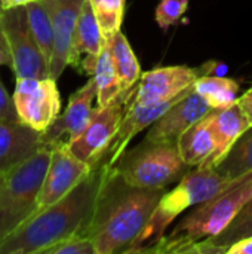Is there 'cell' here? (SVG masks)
<instances>
[{"label":"cell","mask_w":252,"mask_h":254,"mask_svg":"<svg viewBox=\"0 0 252 254\" xmlns=\"http://www.w3.org/2000/svg\"><path fill=\"white\" fill-rule=\"evenodd\" d=\"M45 254H97V252L92 238L86 235H74L48 249Z\"/></svg>","instance_id":"4316f807"},{"label":"cell","mask_w":252,"mask_h":254,"mask_svg":"<svg viewBox=\"0 0 252 254\" xmlns=\"http://www.w3.org/2000/svg\"><path fill=\"white\" fill-rule=\"evenodd\" d=\"M227 254H252V237L245 238L227 249Z\"/></svg>","instance_id":"f546056e"},{"label":"cell","mask_w":252,"mask_h":254,"mask_svg":"<svg viewBox=\"0 0 252 254\" xmlns=\"http://www.w3.org/2000/svg\"><path fill=\"white\" fill-rule=\"evenodd\" d=\"M202 68L187 65H168L141 74L134 89V100L141 104H162L178 98L195 86Z\"/></svg>","instance_id":"8fae6325"},{"label":"cell","mask_w":252,"mask_h":254,"mask_svg":"<svg viewBox=\"0 0 252 254\" xmlns=\"http://www.w3.org/2000/svg\"><path fill=\"white\" fill-rule=\"evenodd\" d=\"M177 147L180 156L190 168L202 167L211 159L215 152L217 141L206 122V116L183 132L177 141Z\"/></svg>","instance_id":"ac0fdd59"},{"label":"cell","mask_w":252,"mask_h":254,"mask_svg":"<svg viewBox=\"0 0 252 254\" xmlns=\"http://www.w3.org/2000/svg\"><path fill=\"white\" fill-rule=\"evenodd\" d=\"M104 176V164L97 162L92 171L71 192L53 205L34 214L10 235L0 246V254L45 253L70 237L86 235Z\"/></svg>","instance_id":"7a4b0ae2"},{"label":"cell","mask_w":252,"mask_h":254,"mask_svg":"<svg viewBox=\"0 0 252 254\" xmlns=\"http://www.w3.org/2000/svg\"><path fill=\"white\" fill-rule=\"evenodd\" d=\"M50 155L52 147H42L6 173L0 193V246L37 213Z\"/></svg>","instance_id":"5b68a950"},{"label":"cell","mask_w":252,"mask_h":254,"mask_svg":"<svg viewBox=\"0 0 252 254\" xmlns=\"http://www.w3.org/2000/svg\"><path fill=\"white\" fill-rule=\"evenodd\" d=\"M0 121L19 122L16 109H15V103H13V97L9 95L1 79H0Z\"/></svg>","instance_id":"83f0119b"},{"label":"cell","mask_w":252,"mask_h":254,"mask_svg":"<svg viewBox=\"0 0 252 254\" xmlns=\"http://www.w3.org/2000/svg\"><path fill=\"white\" fill-rule=\"evenodd\" d=\"M132 92L134 89L131 92H123L110 104L102 107L97 106L92 110L85 129L76 138L67 143L68 150L76 158L95 165L104 156L120 128L126 104Z\"/></svg>","instance_id":"ba28073f"},{"label":"cell","mask_w":252,"mask_h":254,"mask_svg":"<svg viewBox=\"0 0 252 254\" xmlns=\"http://www.w3.org/2000/svg\"><path fill=\"white\" fill-rule=\"evenodd\" d=\"M27 9V18L28 24L31 27L33 36L45 55L49 67L53 55V45H55V34H53V25L49 15V9L46 6L45 0H33L25 6Z\"/></svg>","instance_id":"cb8c5ba5"},{"label":"cell","mask_w":252,"mask_h":254,"mask_svg":"<svg viewBox=\"0 0 252 254\" xmlns=\"http://www.w3.org/2000/svg\"><path fill=\"white\" fill-rule=\"evenodd\" d=\"M42 147H48L43 141V132L21 122L0 121V171L7 173Z\"/></svg>","instance_id":"2e32d148"},{"label":"cell","mask_w":252,"mask_h":254,"mask_svg":"<svg viewBox=\"0 0 252 254\" xmlns=\"http://www.w3.org/2000/svg\"><path fill=\"white\" fill-rule=\"evenodd\" d=\"M252 198V173L232 182L224 190L196 205L169 234L147 253H192L220 235Z\"/></svg>","instance_id":"3957f363"},{"label":"cell","mask_w":252,"mask_h":254,"mask_svg":"<svg viewBox=\"0 0 252 254\" xmlns=\"http://www.w3.org/2000/svg\"><path fill=\"white\" fill-rule=\"evenodd\" d=\"M195 91L212 110L226 109L238 101L239 83L220 74H202L195 82Z\"/></svg>","instance_id":"7402d4cb"},{"label":"cell","mask_w":252,"mask_h":254,"mask_svg":"<svg viewBox=\"0 0 252 254\" xmlns=\"http://www.w3.org/2000/svg\"><path fill=\"white\" fill-rule=\"evenodd\" d=\"M238 104L242 107V110L247 113L248 119L251 121L252 124V86L247 91L244 92L239 98H238Z\"/></svg>","instance_id":"4dcf8cb0"},{"label":"cell","mask_w":252,"mask_h":254,"mask_svg":"<svg viewBox=\"0 0 252 254\" xmlns=\"http://www.w3.org/2000/svg\"><path fill=\"white\" fill-rule=\"evenodd\" d=\"M33 0H0L3 10L7 9H13V7H21V6H27L28 3H31Z\"/></svg>","instance_id":"1f68e13d"},{"label":"cell","mask_w":252,"mask_h":254,"mask_svg":"<svg viewBox=\"0 0 252 254\" xmlns=\"http://www.w3.org/2000/svg\"><path fill=\"white\" fill-rule=\"evenodd\" d=\"M104 43H105V37L102 36V31L91 6V1L86 0L82 7L73 34L68 65L74 67L77 71L92 76L97 64V58Z\"/></svg>","instance_id":"9a60e30c"},{"label":"cell","mask_w":252,"mask_h":254,"mask_svg":"<svg viewBox=\"0 0 252 254\" xmlns=\"http://www.w3.org/2000/svg\"><path fill=\"white\" fill-rule=\"evenodd\" d=\"M212 109L195 91H189L181 100L171 106L149 129L144 140L157 143H177L186 129L209 115Z\"/></svg>","instance_id":"7c38bea8"},{"label":"cell","mask_w":252,"mask_h":254,"mask_svg":"<svg viewBox=\"0 0 252 254\" xmlns=\"http://www.w3.org/2000/svg\"><path fill=\"white\" fill-rule=\"evenodd\" d=\"M165 192L166 189L129 186L105 167L100 196L86 229L97 254L125 253L143 232Z\"/></svg>","instance_id":"6da1fadb"},{"label":"cell","mask_w":252,"mask_h":254,"mask_svg":"<svg viewBox=\"0 0 252 254\" xmlns=\"http://www.w3.org/2000/svg\"><path fill=\"white\" fill-rule=\"evenodd\" d=\"M189 168L180 156L177 143L144 140L137 147L126 150L110 170L129 186L166 189Z\"/></svg>","instance_id":"8992f818"},{"label":"cell","mask_w":252,"mask_h":254,"mask_svg":"<svg viewBox=\"0 0 252 254\" xmlns=\"http://www.w3.org/2000/svg\"><path fill=\"white\" fill-rule=\"evenodd\" d=\"M4 180H6V173L4 171H0V193H1V189L4 186Z\"/></svg>","instance_id":"d6a6232c"},{"label":"cell","mask_w":252,"mask_h":254,"mask_svg":"<svg viewBox=\"0 0 252 254\" xmlns=\"http://www.w3.org/2000/svg\"><path fill=\"white\" fill-rule=\"evenodd\" d=\"M97 98V85L94 77L91 76L89 80L74 91L70 98L68 104L62 115H59L53 124L43 132V141L48 147L55 144H67L73 138H76L89 122L92 115V103Z\"/></svg>","instance_id":"4fadbf2b"},{"label":"cell","mask_w":252,"mask_h":254,"mask_svg":"<svg viewBox=\"0 0 252 254\" xmlns=\"http://www.w3.org/2000/svg\"><path fill=\"white\" fill-rule=\"evenodd\" d=\"M189 7V0H160L154 10V21L162 30L177 24Z\"/></svg>","instance_id":"484cf974"},{"label":"cell","mask_w":252,"mask_h":254,"mask_svg":"<svg viewBox=\"0 0 252 254\" xmlns=\"http://www.w3.org/2000/svg\"><path fill=\"white\" fill-rule=\"evenodd\" d=\"M252 237V198L241 208L232 223L217 237L196 246L192 253H226L227 249Z\"/></svg>","instance_id":"d6986e66"},{"label":"cell","mask_w":252,"mask_h":254,"mask_svg":"<svg viewBox=\"0 0 252 254\" xmlns=\"http://www.w3.org/2000/svg\"><path fill=\"white\" fill-rule=\"evenodd\" d=\"M230 183L209 167H196V170L187 171L172 190L163 193L143 232L125 253H147L165 237L180 214L215 196Z\"/></svg>","instance_id":"277c9868"},{"label":"cell","mask_w":252,"mask_h":254,"mask_svg":"<svg viewBox=\"0 0 252 254\" xmlns=\"http://www.w3.org/2000/svg\"><path fill=\"white\" fill-rule=\"evenodd\" d=\"M49 9V15L53 25L55 45L53 55L49 67V76L59 79L65 67L68 65L70 49L76 24L79 21L82 7L86 0H45Z\"/></svg>","instance_id":"5bb4252c"},{"label":"cell","mask_w":252,"mask_h":254,"mask_svg":"<svg viewBox=\"0 0 252 254\" xmlns=\"http://www.w3.org/2000/svg\"><path fill=\"white\" fill-rule=\"evenodd\" d=\"M206 122L215 137L217 147L211 159L202 167L214 168L227 155L238 138L252 127V124L238 101L226 109L212 110L209 115H206Z\"/></svg>","instance_id":"e0dca14e"},{"label":"cell","mask_w":252,"mask_h":254,"mask_svg":"<svg viewBox=\"0 0 252 254\" xmlns=\"http://www.w3.org/2000/svg\"><path fill=\"white\" fill-rule=\"evenodd\" d=\"M92 168L94 165L76 158L68 150L67 144L52 146L50 162L39 195L37 213L62 199L92 171Z\"/></svg>","instance_id":"30bf717a"},{"label":"cell","mask_w":252,"mask_h":254,"mask_svg":"<svg viewBox=\"0 0 252 254\" xmlns=\"http://www.w3.org/2000/svg\"><path fill=\"white\" fill-rule=\"evenodd\" d=\"M0 65H12V55L10 49L4 36V31L0 25Z\"/></svg>","instance_id":"f1b7e54d"},{"label":"cell","mask_w":252,"mask_h":254,"mask_svg":"<svg viewBox=\"0 0 252 254\" xmlns=\"http://www.w3.org/2000/svg\"><path fill=\"white\" fill-rule=\"evenodd\" d=\"M3 12V7H1V3H0V13Z\"/></svg>","instance_id":"836d02e7"},{"label":"cell","mask_w":252,"mask_h":254,"mask_svg":"<svg viewBox=\"0 0 252 254\" xmlns=\"http://www.w3.org/2000/svg\"><path fill=\"white\" fill-rule=\"evenodd\" d=\"M0 25L10 49L15 77H48L49 64L33 36L25 6L3 10Z\"/></svg>","instance_id":"9c48e42d"},{"label":"cell","mask_w":252,"mask_h":254,"mask_svg":"<svg viewBox=\"0 0 252 254\" xmlns=\"http://www.w3.org/2000/svg\"><path fill=\"white\" fill-rule=\"evenodd\" d=\"M13 103L18 121L39 132H45L61 112V95L56 79L16 77Z\"/></svg>","instance_id":"52a82bcc"},{"label":"cell","mask_w":252,"mask_h":254,"mask_svg":"<svg viewBox=\"0 0 252 254\" xmlns=\"http://www.w3.org/2000/svg\"><path fill=\"white\" fill-rule=\"evenodd\" d=\"M105 39L120 31L123 24L126 0H89Z\"/></svg>","instance_id":"d4e9b609"},{"label":"cell","mask_w":252,"mask_h":254,"mask_svg":"<svg viewBox=\"0 0 252 254\" xmlns=\"http://www.w3.org/2000/svg\"><path fill=\"white\" fill-rule=\"evenodd\" d=\"M226 180L233 182L252 173V127L232 146L227 155L214 167Z\"/></svg>","instance_id":"603a6c76"},{"label":"cell","mask_w":252,"mask_h":254,"mask_svg":"<svg viewBox=\"0 0 252 254\" xmlns=\"http://www.w3.org/2000/svg\"><path fill=\"white\" fill-rule=\"evenodd\" d=\"M92 77L97 85V106H100V107L107 106L113 100H116L119 95L123 94L120 80H119V76H117V71L114 67L113 55H111L107 40L97 58V64H95Z\"/></svg>","instance_id":"44dd1931"},{"label":"cell","mask_w":252,"mask_h":254,"mask_svg":"<svg viewBox=\"0 0 252 254\" xmlns=\"http://www.w3.org/2000/svg\"><path fill=\"white\" fill-rule=\"evenodd\" d=\"M105 40L113 55V61H114V67L120 80L122 92H131L143 74L140 68V61L134 49L131 48L126 36L122 33V30Z\"/></svg>","instance_id":"ffe728a7"}]
</instances>
